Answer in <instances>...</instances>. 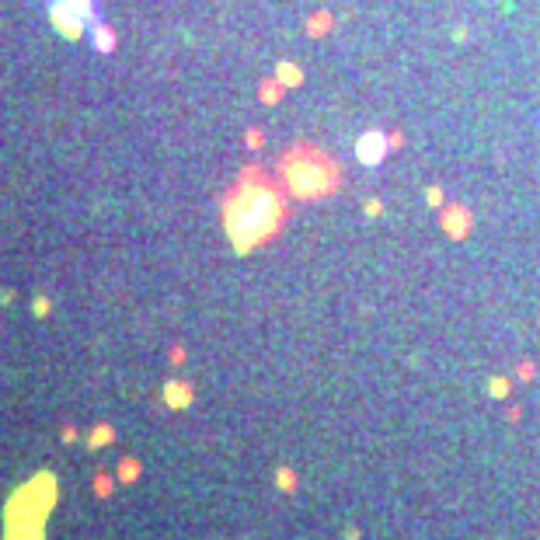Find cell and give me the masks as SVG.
<instances>
[{
	"mask_svg": "<svg viewBox=\"0 0 540 540\" xmlns=\"http://www.w3.org/2000/svg\"><path fill=\"white\" fill-rule=\"evenodd\" d=\"M275 175L286 185V192L300 202H317L338 192L342 185V164L321 147L293 143L275 160Z\"/></svg>",
	"mask_w": 540,
	"mask_h": 540,
	"instance_id": "obj_2",
	"label": "cell"
},
{
	"mask_svg": "<svg viewBox=\"0 0 540 540\" xmlns=\"http://www.w3.org/2000/svg\"><path fill=\"white\" fill-rule=\"evenodd\" d=\"M307 31H310V35H324V31H331V14H328V11L310 14V25H307Z\"/></svg>",
	"mask_w": 540,
	"mask_h": 540,
	"instance_id": "obj_6",
	"label": "cell"
},
{
	"mask_svg": "<svg viewBox=\"0 0 540 540\" xmlns=\"http://www.w3.org/2000/svg\"><path fill=\"white\" fill-rule=\"evenodd\" d=\"M425 199H429L432 206H443V188H429V192H425Z\"/></svg>",
	"mask_w": 540,
	"mask_h": 540,
	"instance_id": "obj_10",
	"label": "cell"
},
{
	"mask_svg": "<svg viewBox=\"0 0 540 540\" xmlns=\"http://www.w3.org/2000/svg\"><path fill=\"white\" fill-rule=\"evenodd\" d=\"M262 140H265V136H262V129H247V147H251V150H258V147H262Z\"/></svg>",
	"mask_w": 540,
	"mask_h": 540,
	"instance_id": "obj_9",
	"label": "cell"
},
{
	"mask_svg": "<svg viewBox=\"0 0 540 540\" xmlns=\"http://www.w3.org/2000/svg\"><path fill=\"white\" fill-rule=\"evenodd\" d=\"M390 143H387V133H377V129H369V133H362L359 143H356V157H359L366 168H377L384 157H387Z\"/></svg>",
	"mask_w": 540,
	"mask_h": 540,
	"instance_id": "obj_3",
	"label": "cell"
},
{
	"mask_svg": "<svg viewBox=\"0 0 540 540\" xmlns=\"http://www.w3.org/2000/svg\"><path fill=\"white\" fill-rule=\"evenodd\" d=\"M387 143H390V150H397V147H404V136L401 133H387Z\"/></svg>",
	"mask_w": 540,
	"mask_h": 540,
	"instance_id": "obj_11",
	"label": "cell"
},
{
	"mask_svg": "<svg viewBox=\"0 0 540 540\" xmlns=\"http://www.w3.org/2000/svg\"><path fill=\"white\" fill-rule=\"evenodd\" d=\"M289 192L262 164H247L223 195V230L237 255H247L282 234L289 223Z\"/></svg>",
	"mask_w": 540,
	"mask_h": 540,
	"instance_id": "obj_1",
	"label": "cell"
},
{
	"mask_svg": "<svg viewBox=\"0 0 540 540\" xmlns=\"http://www.w3.org/2000/svg\"><path fill=\"white\" fill-rule=\"evenodd\" d=\"M112 42H115V35H112V31H98V49H101V53H108V49H112Z\"/></svg>",
	"mask_w": 540,
	"mask_h": 540,
	"instance_id": "obj_8",
	"label": "cell"
},
{
	"mask_svg": "<svg viewBox=\"0 0 540 540\" xmlns=\"http://www.w3.org/2000/svg\"><path fill=\"white\" fill-rule=\"evenodd\" d=\"M282 84H279V77H275V80H262V88H258V98H262V101H279V94H282Z\"/></svg>",
	"mask_w": 540,
	"mask_h": 540,
	"instance_id": "obj_7",
	"label": "cell"
},
{
	"mask_svg": "<svg viewBox=\"0 0 540 540\" xmlns=\"http://www.w3.org/2000/svg\"><path fill=\"white\" fill-rule=\"evenodd\" d=\"M275 77H279L282 88H297V84H303V70L297 66V63H279Z\"/></svg>",
	"mask_w": 540,
	"mask_h": 540,
	"instance_id": "obj_5",
	"label": "cell"
},
{
	"mask_svg": "<svg viewBox=\"0 0 540 540\" xmlns=\"http://www.w3.org/2000/svg\"><path fill=\"white\" fill-rule=\"evenodd\" d=\"M380 213H384V206H380L377 199H369V202H366V216H380Z\"/></svg>",
	"mask_w": 540,
	"mask_h": 540,
	"instance_id": "obj_12",
	"label": "cell"
},
{
	"mask_svg": "<svg viewBox=\"0 0 540 540\" xmlns=\"http://www.w3.org/2000/svg\"><path fill=\"white\" fill-rule=\"evenodd\" d=\"M474 227V220H471V210L467 206H446L443 210V230L450 234V237H467V230Z\"/></svg>",
	"mask_w": 540,
	"mask_h": 540,
	"instance_id": "obj_4",
	"label": "cell"
}]
</instances>
